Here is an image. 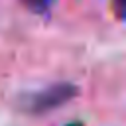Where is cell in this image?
Masks as SVG:
<instances>
[{
  "instance_id": "obj_4",
  "label": "cell",
  "mask_w": 126,
  "mask_h": 126,
  "mask_svg": "<svg viewBox=\"0 0 126 126\" xmlns=\"http://www.w3.org/2000/svg\"><path fill=\"white\" fill-rule=\"evenodd\" d=\"M65 126H83L81 122H69V124H65Z\"/></svg>"
},
{
  "instance_id": "obj_3",
  "label": "cell",
  "mask_w": 126,
  "mask_h": 126,
  "mask_svg": "<svg viewBox=\"0 0 126 126\" xmlns=\"http://www.w3.org/2000/svg\"><path fill=\"white\" fill-rule=\"evenodd\" d=\"M124 4H126L124 0H114V10H116V14H118L120 18L124 16Z\"/></svg>"
},
{
  "instance_id": "obj_2",
  "label": "cell",
  "mask_w": 126,
  "mask_h": 126,
  "mask_svg": "<svg viewBox=\"0 0 126 126\" xmlns=\"http://www.w3.org/2000/svg\"><path fill=\"white\" fill-rule=\"evenodd\" d=\"M24 2H26V6H28L32 12L43 14V12H47V10L51 8V4H53L55 0H24Z\"/></svg>"
},
{
  "instance_id": "obj_1",
  "label": "cell",
  "mask_w": 126,
  "mask_h": 126,
  "mask_svg": "<svg viewBox=\"0 0 126 126\" xmlns=\"http://www.w3.org/2000/svg\"><path fill=\"white\" fill-rule=\"evenodd\" d=\"M77 93H79V89L73 83H55L37 93H32L24 100V104H26L28 112H32V114H45V112H51V110L67 104L71 98L77 96Z\"/></svg>"
}]
</instances>
